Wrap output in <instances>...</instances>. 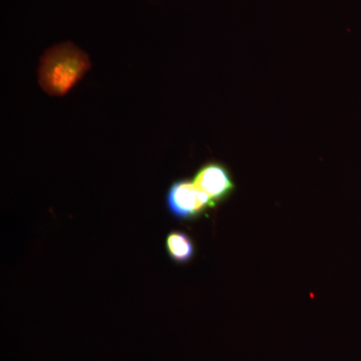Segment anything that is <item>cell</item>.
Masks as SVG:
<instances>
[{
	"instance_id": "2",
	"label": "cell",
	"mask_w": 361,
	"mask_h": 361,
	"mask_svg": "<svg viewBox=\"0 0 361 361\" xmlns=\"http://www.w3.org/2000/svg\"><path fill=\"white\" fill-rule=\"evenodd\" d=\"M166 204L171 215L180 221L198 219L209 209H213L206 195L189 179L178 180L171 185Z\"/></svg>"
},
{
	"instance_id": "1",
	"label": "cell",
	"mask_w": 361,
	"mask_h": 361,
	"mask_svg": "<svg viewBox=\"0 0 361 361\" xmlns=\"http://www.w3.org/2000/svg\"><path fill=\"white\" fill-rule=\"evenodd\" d=\"M92 68L87 54L71 42L54 45L39 61L37 77L42 89L51 97H63Z\"/></svg>"
},
{
	"instance_id": "4",
	"label": "cell",
	"mask_w": 361,
	"mask_h": 361,
	"mask_svg": "<svg viewBox=\"0 0 361 361\" xmlns=\"http://www.w3.org/2000/svg\"><path fill=\"white\" fill-rule=\"evenodd\" d=\"M166 250L176 264H186L194 257L195 244L187 233L174 230L166 237Z\"/></svg>"
},
{
	"instance_id": "3",
	"label": "cell",
	"mask_w": 361,
	"mask_h": 361,
	"mask_svg": "<svg viewBox=\"0 0 361 361\" xmlns=\"http://www.w3.org/2000/svg\"><path fill=\"white\" fill-rule=\"evenodd\" d=\"M193 180L206 195L213 208L228 200L235 191L231 172L220 161H208L197 171Z\"/></svg>"
}]
</instances>
